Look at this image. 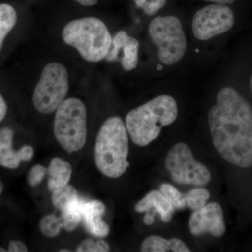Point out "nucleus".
I'll use <instances>...</instances> for the list:
<instances>
[{
    "instance_id": "nucleus-18",
    "label": "nucleus",
    "mask_w": 252,
    "mask_h": 252,
    "mask_svg": "<svg viewBox=\"0 0 252 252\" xmlns=\"http://www.w3.org/2000/svg\"><path fill=\"white\" fill-rule=\"evenodd\" d=\"M17 23V13L12 6L0 4V51L5 39Z\"/></svg>"
},
{
    "instance_id": "nucleus-11",
    "label": "nucleus",
    "mask_w": 252,
    "mask_h": 252,
    "mask_svg": "<svg viewBox=\"0 0 252 252\" xmlns=\"http://www.w3.org/2000/svg\"><path fill=\"white\" fill-rule=\"evenodd\" d=\"M112 47L105 59L108 61H115L122 52V67L126 71H131L137 67L139 63L140 43L137 39L130 36L126 32L120 31L112 39Z\"/></svg>"
},
{
    "instance_id": "nucleus-12",
    "label": "nucleus",
    "mask_w": 252,
    "mask_h": 252,
    "mask_svg": "<svg viewBox=\"0 0 252 252\" xmlns=\"http://www.w3.org/2000/svg\"><path fill=\"white\" fill-rule=\"evenodd\" d=\"M14 132L10 127L0 129V165L9 169H16L21 162H29L34 157L32 147L25 145L19 150L13 149Z\"/></svg>"
},
{
    "instance_id": "nucleus-28",
    "label": "nucleus",
    "mask_w": 252,
    "mask_h": 252,
    "mask_svg": "<svg viewBox=\"0 0 252 252\" xmlns=\"http://www.w3.org/2000/svg\"><path fill=\"white\" fill-rule=\"evenodd\" d=\"M97 249L99 252H108L110 251V247L107 242L103 240H99L97 241Z\"/></svg>"
},
{
    "instance_id": "nucleus-25",
    "label": "nucleus",
    "mask_w": 252,
    "mask_h": 252,
    "mask_svg": "<svg viewBox=\"0 0 252 252\" xmlns=\"http://www.w3.org/2000/svg\"><path fill=\"white\" fill-rule=\"evenodd\" d=\"M77 252H99L97 243L91 239H86L78 246Z\"/></svg>"
},
{
    "instance_id": "nucleus-21",
    "label": "nucleus",
    "mask_w": 252,
    "mask_h": 252,
    "mask_svg": "<svg viewBox=\"0 0 252 252\" xmlns=\"http://www.w3.org/2000/svg\"><path fill=\"white\" fill-rule=\"evenodd\" d=\"M160 192L172 204L175 210H182L187 207L185 195H183L178 189L169 184L160 186Z\"/></svg>"
},
{
    "instance_id": "nucleus-9",
    "label": "nucleus",
    "mask_w": 252,
    "mask_h": 252,
    "mask_svg": "<svg viewBox=\"0 0 252 252\" xmlns=\"http://www.w3.org/2000/svg\"><path fill=\"white\" fill-rule=\"evenodd\" d=\"M234 23V14L228 6L212 4L196 12L192 28L195 37L199 40L205 41L230 31Z\"/></svg>"
},
{
    "instance_id": "nucleus-6",
    "label": "nucleus",
    "mask_w": 252,
    "mask_h": 252,
    "mask_svg": "<svg viewBox=\"0 0 252 252\" xmlns=\"http://www.w3.org/2000/svg\"><path fill=\"white\" fill-rule=\"evenodd\" d=\"M149 35L158 49V59L167 65L182 59L187 51V38L182 23L175 16H158L151 22Z\"/></svg>"
},
{
    "instance_id": "nucleus-31",
    "label": "nucleus",
    "mask_w": 252,
    "mask_h": 252,
    "mask_svg": "<svg viewBox=\"0 0 252 252\" xmlns=\"http://www.w3.org/2000/svg\"><path fill=\"white\" fill-rule=\"evenodd\" d=\"M3 190H4V185L2 182L0 181V195L2 193Z\"/></svg>"
},
{
    "instance_id": "nucleus-4",
    "label": "nucleus",
    "mask_w": 252,
    "mask_h": 252,
    "mask_svg": "<svg viewBox=\"0 0 252 252\" xmlns=\"http://www.w3.org/2000/svg\"><path fill=\"white\" fill-rule=\"evenodd\" d=\"M62 36L64 42L75 48L88 62L105 59L112 47L110 32L97 18H83L68 23L63 28Z\"/></svg>"
},
{
    "instance_id": "nucleus-7",
    "label": "nucleus",
    "mask_w": 252,
    "mask_h": 252,
    "mask_svg": "<svg viewBox=\"0 0 252 252\" xmlns=\"http://www.w3.org/2000/svg\"><path fill=\"white\" fill-rule=\"evenodd\" d=\"M69 90L68 72L63 64L51 63L41 72L32 95L34 107L41 114H49L57 110Z\"/></svg>"
},
{
    "instance_id": "nucleus-10",
    "label": "nucleus",
    "mask_w": 252,
    "mask_h": 252,
    "mask_svg": "<svg viewBox=\"0 0 252 252\" xmlns=\"http://www.w3.org/2000/svg\"><path fill=\"white\" fill-rule=\"evenodd\" d=\"M189 226L190 233L195 236L205 233H210L216 238L223 236L225 224L221 207L217 203L205 204L193 212Z\"/></svg>"
},
{
    "instance_id": "nucleus-29",
    "label": "nucleus",
    "mask_w": 252,
    "mask_h": 252,
    "mask_svg": "<svg viewBox=\"0 0 252 252\" xmlns=\"http://www.w3.org/2000/svg\"><path fill=\"white\" fill-rule=\"evenodd\" d=\"M79 4L84 6H91L97 4V0H75Z\"/></svg>"
},
{
    "instance_id": "nucleus-3",
    "label": "nucleus",
    "mask_w": 252,
    "mask_h": 252,
    "mask_svg": "<svg viewBox=\"0 0 252 252\" xmlns=\"http://www.w3.org/2000/svg\"><path fill=\"white\" fill-rule=\"evenodd\" d=\"M127 128L120 117H112L99 129L94 148L96 167L109 178H119L130 166Z\"/></svg>"
},
{
    "instance_id": "nucleus-5",
    "label": "nucleus",
    "mask_w": 252,
    "mask_h": 252,
    "mask_svg": "<svg viewBox=\"0 0 252 252\" xmlns=\"http://www.w3.org/2000/svg\"><path fill=\"white\" fill-rule=\"evenodd\" d=\"M54 135L68 153L81 150L87 140V112L79 99H64L56 110Z\"/></svg>"
},
{
    "instance_id": "nucleus-1",
    "label": "nucleus",
    "mask_w": 252,
    "mask_h": 252,
    "mask_svg": "<svg viewBox=\"0 0 252 252\" xmlns=\"http://www.w3.org/2000/svg\"><path fill=\"white\" fill-rule=\"evenodd\" d=\"M208 124L214 146L225 161L252 166V108L238 91L231 87L219 91Z\"/></svg>"
},
{
    "instance_id": "nucleus-17",
    "label": "nucleus",
    "mask_w": 252,
    "mask_h": 252,
    "mask_svg": "<svg viewBox=\"0 0 252 252\" xmlns=\"http://www.w3.org/2000/svg\"><path fill=\"white\" fill-rule=\"evenodd\" d=\"M84 202L79 198L73 200L61 211L63 228L66 231L72 232L77 228L82 220Z\"/></svg>"
},
{
    "instance_id": "nucleus-15",
    "label": "nucleus",
    "mask_w": 252,
    "mask_h": 252,
    "mask_svg": "<svg viewBox=\"0 0 252 252\" xmlns=\"http://www.w3.org/2000/svg\"><path fill=\"white\" fill-rule=\"evenodd\" d=\"M48 188L53 192L56 189L67 185L72 174L70 163L56 157L51 160L47 168Z\"/></svg>"
},
{
    "instance_id": "nucleus-24",
    "label": "nucleus",
    "mask_w": 252,
    "mask_h": 252,
    "mask_svg": "<svg viewBox=\"0 0 252 252\" xmlns=\"http://www.w3.org/2000/svg\"><path fill=\"white\" fill-rule=\"evenodd\" d=\"M47 172V168L41 165L33 166L28 174L27 180L31 187H34L40 185Z\"/></svg>"
},
{
    "instance_id": "nucleus-27",
    "label": "nucleus",
    "mask_w": 252,
    "mask_h": 252,
    "mask_svg": "<svg viewBox=\"0 0 252 252\" xmlns=\"http://www.w3.org/2000/svg\"><path fill=\"white\" fill-rule=\"evenodd\" d=\"M8 107L6 101L0 93V123L2 122L7 114Z\"/></svg>"
},
{
    "instance_id": "nucleus-26",
    "label": "nucleus",
    "mask_w": 252,
    "mask_h": 252,
    "mask_svg": "<svg viewBox=\"0 0 252 252\" xmlns=\"http://www.w3.org/2000/svg\"><path fill=\"white\" fill-rule=\"evenodd\" d=\"M28 251L26 244L19 240H11L9 244L7 252H27Z\"/></svg>"
},
{
    "instance_id": "nucleus-2",
    "label": "nucleus",
    "mask_w": 252,
    "mask_h": 252,
    "mask_svg": "<svg viewBox=\"0 0 252 252\" xmlns=\"http://www.w3.org/2000/svg\"><path fill=\"white\" fill-rule=\"evenodd\" d=\"M178 107L173 97L162 94L131 110L126 117V126L131 140L146 147L157 138L162 127L175 122Z\"/></svg>"
},
{
    "instance_id": "nucleus-33",
    "label": "nucleus",
    "mask_w": 252,
    "mask_h": 252,
    "mask_svg": "<svg viewBox=\"0 0 252 252\" xmlns=\"http://www.w3.org/2000/svg\"><path fill=\"white\" fill-rule=\"evenodd\" d=\"M6 250H5L4 248H0V252H6Z\"/></svg>"
},
{
    "instance_id": "nucleus-30",
    "label": "nucleus",
    "mask_w": 252,
    "mask_h": 252,
    "mask_svg": "<svg viewBox=\"0 0 252 252\" xmlns=\"http://www.w3.org/2000/svg\"><path fill=\"white\" fill-rule=\"evenodd\" d=\"M205 1H212L220 4H233L235 0H205Z\"/></svg>"
},
{
    "instance_id": "nucleus-19",
    "label": "nucleus",
    "mask_w": 252,
    "mask_h": 252,
    "mask_svg": "<svg viewBox=\"0 0 252 252\" xmlns=\"http://www.w3.org/2000/svg\"><path fill=\"white\" fill-rule=\"evenodd\" d=\"M77 198L79 195L77 189L67 184L53 191L51 200L54 206L61 212L68 204Z\"/></svg>"
},
{
    "instance_id": "nucleus-16",
    "label": "nucleus",
    "mask_w": 252,
    "mask_h": 252,
    "mask_svg": "<svg viewBox=\"0 0 252 252\" xmlns=\"http://www.w3.org/2000/svg\"><path fill=\"white\" fill-rule=\"evenodd\" d=\"M142 252H190V250L182 240L178 238L170 240L152 235L145 239L141 245Z\"/></svg>"
},
{
    "instance_id": "nucleus-14",
    "label": "nucleus",
    "mask_w": 252,
    "mask_h": 252,
    "mask_svg": "<svg viewBox=\"0 0 252 252\" xmlns=\"http://www.w3.org/2000/svg\"><path fill=\"white\" fill-rule=\"evenodd\" d=\"M153 209L154 216H156V214H159L162 221L165 223L170 221L175 211V208L170 202L162 195L161 192L158 190H153L147 194L135 206V211L140 213L147 212V214H151Z\"/></svg>"
},
{
    "instance_id": "nucleus-22",
    "label": "nucleus",
    "mask_w": 252,
    "mask_h": 252,
    "mask_svg": "<svg viewBox=\"0 0 252 252\" xmlns=\"http://www.w3.org/2000/svg\"><path fill=\"white\" fill-rule=\"evenodd\" d=\"M209 198L210 192L202 188L192 189L185 195L187 206L194 210L203 207Z\"/></svg>"
},
{
    "instance_id": "nucleus-32",
    "label": "nucleus",
    "mask_w": 252,
    "mask_h": 252,
    "mask_svg": "<svg viewBox=\"0 0 252 252\" xmlns=\"http://www.w3.org/2000/svg\"><path fill=\"white\" fill-rule=\"evenodd\" d=\"M60 252H70L71 250H66V249H63V250H59Z\"/></svg>"
},
{
    "instance_id": "nucleus-8",
    "label": "nucleus",
    "mask_w": 252,
    "mask_h": 252,
    "mask_svg": "<svg viewBox=\"0 0 252 252\" xmlns=\"http://www.w3.org/2000/svg\"><path fill=\"white\" fill-rule=\"evenodd\" d=\"M165 167L172 180L180 185L203 187L211 180V174L205 165L196 161L188 145L176 144L165 159Z\"/></svg>"
},
{
    "instance_id": "nucleus-23",
    "label": "nucleus",
    "mask_w": 252,
    "mask_h": 252,
    "mask_svg": "<svg viewBox=\"0 0 252 252\" xmlns=\"http://www.w3.org/2000/svg\"><path fill=\"white\" fill-rule=\"evenodd\" d=\"M136 6L143 9L144 13L149 16H153L161 9L167 0H133Z\"/></svg>"
},
{
    "instance_id": "nucleus-13",
    "label": "nucleus",
    "mask_w": 252,
    "mask_h": 252,
    "mask_svg": "<svg viewBox=\"0 0 252 252\" xmlns=\"http://www.w3.org/2000/svg\"><path fill=\"white\" fill-rule=\"evenodd\" d=\"M105 211V205L99 200H91L83 205L82 220L86 229L97 238H106L110 231L109 225L102 220Z\"/></svg>"
},
{
    "instance_id": "nucleus-20",
    "label": "nucleus",
    "mask_w": 252,
    "mask_h": 252,
    "mask_svg": "<svg viewBox=\"0 0 252 252\" xmlns=\"http://www.w3.org/2000/svg\"><path fill=\"white\" fill-rule=\"evenodd\" d=\"M62 228V219L54 214L43 217L39 222V229L46 238H56L61 233Z\"/></svg>"
}]
</instances>
